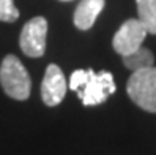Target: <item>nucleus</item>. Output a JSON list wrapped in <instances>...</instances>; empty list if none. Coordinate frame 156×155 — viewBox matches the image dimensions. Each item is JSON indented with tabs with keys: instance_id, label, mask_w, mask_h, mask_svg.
I'll list each match as a JSON object with an SVG mask.
<instances>
[{
	"instance_id": "nucleus-1",
	"label": "nucleus",
	"mask_w": 156,
	"mask_h": 155,
	"mask_svg": "<svg viewBox=\"0 0 156 155\" xmlns=\"http://www.w3.org/2000/svg\"><path fill=\"white\" fill-rule=\"evenodd\" d=\"M71 90L77 92L80 101L85 106H95L106 101L112 94H115V81L112 73L93 70H76L69 78Z\"/></svg>"
},
{
	"instance_id": "nucleus-10",
	"label": "nucleus",
	"mask_w": 156,
	"mask_h": 155,
	"mask_svg": "<svg viewBox=\"0 0 156 155\" xmlns=\"http://www.w3.org/2000/svg\"><path fill=\"white\" fill-rule=\"evenodd\" d=\"M19 17V11L13 0H0V21L14 22Z\"/></svg>"
},
{
	"instance_id": "nucleus-9",
	"label": "nucleus",
	"mask_w": 156,
	"mask_h": 155,
	"mask_svg": "<svg viewBox=\"0 0 156 155\" xmlns=\"http://www.w3.org/2000/svg\"><path fill=\"white\" fill-rule=\"evenodd\" d=\"M139 19L148 33L156 35V0H136Z\"/></svg>"
},
{
	"instance_id": "nucleus-4",
	"label": "nucleus",
	"mask_w": 156,
	"mask_h": 155,
	"mask_svg": "<svg viewBox=\"0 0 156 155\" xmlns=\"http://www.w3.org/2000/svg\"><path fill=\"white\" fill-rule=\"evenodd\" d=\"M46 36H48V21L36 16L24 25L21 32L19 44L25 56L41 57L46 51Z\"/></svg>"
},
{
	"instance_id": "nucleus-7",
	"label": "nucleus",
	"mask_w": 156,
	"mask_h": 155,
	"mask_svg": "<svg viewBox=\"0 0 156 155\" xmlns=\"http://www.w3.org/2000/svg\"><path fill=\"white\" fill-rule=\"evenodd\" d=\"M106 0H80L74 11V25L80 30H88L103 11Z\"/></svg>"
},
{
	"instance_id": "nucleus-2",
	"label": "nucleus",
	"mask_w": 156,
	"mask_h": 155,
	"mask_svg": "<svg viewBox=\"0 0 156 155\" xmlns=\"http://www.w3.org/2000/svg\"><path fill=\"white\" fill-rule=\"evenodd\" d=\"M0 84L5 94L14 100H27L30 97L32 81L22 62L16 56H6L0 65Z\"/></svg>"
},
{
	"instance_id": "nucleus-6",
	"label": "nucleus",
	"mask_w": 156,
	"mask_h": 155,
	"mask_svg": "<svg viewBox=\"0 0 156 155\" xmlns=\"http://www.w3.org/2000/svg\"><path fill=\"white\" fill-rule=\"evenodd\" d=\"M68 84L65 81V76L58 65L51 63L46 68L43 84H41V98L48 106H57L66 95Z\"/></svg>"
},
{
	"instance_id": "nucleus-3",
	"label": "nucleus",
	"mask_w": 156,
	"mask_h": 155,
	"mask_svg": "<svg viewBox=\"0 0 156 155\" xmlns=\"http://www.w3.org/2000/svg\"><path fill=\"white\" fill-rule=\"evenodd\" d=\"M126 92L144 111L156 113V67L133 71L126 84Z\"/></svg>"
},
{
	"instance_id": "nucleus-11",
	"label": "nucleus",
	"mask_w": 156,
	"mask_h": 155,
	"mask_svg": "<svg viewBox=\"0 0 156 155\" xmlns=\"http://www.w3.org/2000/svg\"><path fill=\"white\" fill-rule=\"evenodd\" d=\"M63 2H69V0H63Z\"/></svg>"
},
{
	"instance_id": "nucleus-5",
	"label": "nucleus",
	"mask_w": 156,
	"mask_h": 155,
	"mask_svg": "<svg viewBox=\"0 0 156 155\" xmlns=\"http://www.w3.org/2000/svg\"><path fill=\"white\" fill-rule=\"evenodd\" d=\"M147 33L145 25L139 19H128L114 35L112 46L120 56H126L142 46Z\"/></svg>"
},
{
	"instance_id": "nucleus-8",
	"label": "nucleus",
	"mask_w": 156,
	"mask_h": 155,
	"mask_svg": "<svg viewBox=\"0 0 156 155\" xmlns=\"http://www.w3.org/2000/svg\"><path fill=\"white\" fill-rule=\"evenodd\" d=\"M122 59H123V65L131 71L153 67V63H154L153 52L144 46H140L139 49H136L129 54H126V56H122Z\"/></svg>"
}]
</instances>
